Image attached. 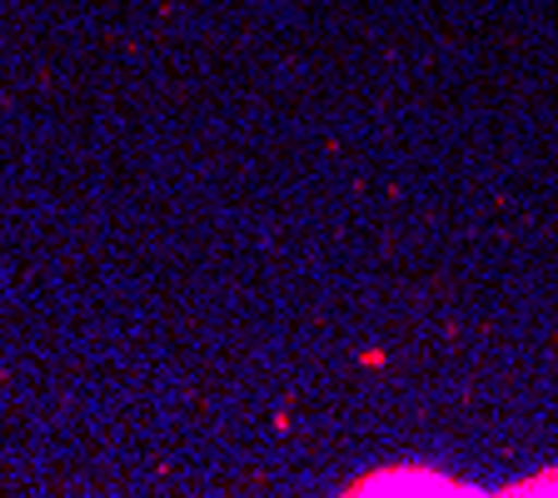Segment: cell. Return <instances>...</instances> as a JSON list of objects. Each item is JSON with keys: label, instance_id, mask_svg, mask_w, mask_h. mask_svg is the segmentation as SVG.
I'll use <instances>...</instances> for the list:
<instances>
[{"label": "cell", "instance_id": "obj_1", "mask_svg": "<svg viewBox=\"0 0 558 498\" xmlns=\"http://www.w3.org/2000/svg\"><path fill=\"white\" fill-rule=\"evenodd\" d=\"M344 494H399V498H424V494H474L464 478L444 474V469L429 464H389V469H374V474L354 478Z\"/></svg>", "mask_w": 558, "mask_h": 498}, {"label": "cell", "instance_id": "obj_2", "mask_svg": "<svg viewBox=\"0 0 558 498\" xmlns=\"http://www.w3.org/2000/svg\"><path fill=\"white\" fill-rule=\"evenodd\" d=\"M509 494H558V469H544V474H534V478H519V484H509Z\"/></svg>", "mask_w": 558, "mask_h": 498}]
</instances>
